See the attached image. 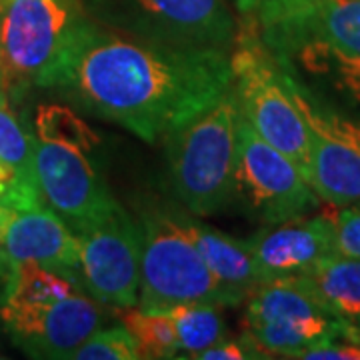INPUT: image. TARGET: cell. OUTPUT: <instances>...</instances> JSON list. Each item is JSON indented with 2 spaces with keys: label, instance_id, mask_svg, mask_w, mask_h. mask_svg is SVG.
<instances>
[{
  "label": "cell",
  "instance_id": "cell-1",
  "mask_svg": "<svg viewBox=\"0 0 360 360\" xmlns=\"http://www.w3.org/2000/svg\"><path fill=\"white\" fill-rule=\"evenodd\" d=\"M232 84L231 51L146 42L89 18L56 90L153 144L214 106Z\"/></svg>",
  "mask_w": 360,
  "mask_h": 360
},
{
  "label": "cell",
  "instance_id": "cell-2",
  "mask_svg": "<svg viewBox=\"0 0 360 360\" xmlns=\"http://www.w3.org/2000/svg\"><path fill=\"white\" fill-rule=\"evenodd\" d=\"M0 321L4 333L30 359L68 360L103 328V304L75 276L22 262L2 276Z\"/></svg>",
  "mask_w": 360,
  "mask_h": 360
},
{
  "label": "cell",
  "instance_id": "cell-3",
  "mask_svg": "<svg viewBox=\"0 0 360 360\" xmlns=\"http://www.w3.org/2000/svg\"><path fill=\"white\" fill-rule=\"evenodd\" d=\"M32 132V165L42 205L56 212L75 234L120 208L90 158L101 139L72 108L40 104Z\"/></svg>",
  "mask_w": 360,
  "mask_h": 360
},
{
  "label": "cell",
  "instance_id": "cell-4",
  "mask_svg": "<svg viewBox=\"0 0 360 360\" xmlns=\"http://www.w3.org/2000/svg\"><path fill=\"white\" fill-rule=\"evenodd\" d=\"M240 106L232 89L188 124L165 136L170 191L194 217H210L234 200Z\"/></svg>",
  "mask_w": 360,
  "mask_h": 360
},
{
  "label": "cell",
  "instance_id": "cell-5",
  "mask_svg": "<svg viewBox=\"0 0 360 360\" xmlns=\"http://www.w3.org/2000/svg\"><path fill=\"white\" fill-rule=\"evenodd\" d=\"M89 18L82 0H0V63L11 101L58 86Z\"/></svg>",
  "mask_w": 360,
  "mask_h": 360
},
{
  "label": "cell",
  "instance_id": "cell-6",
  "mask_svg": "<svg viewBox=\"0 0 360 360\" xmlns=\"http://www.w3.org/2000/svg\"><path fill=\"white\" fill-rule=\"evenodd\" d=\"M139 224L142 238L141 309L168 310L194 302L231 307L229 296L220 288L191 232L182 224L179 210L160 206L144 208Z\"/></svg>",
  "mask_w": 360,
  "mask_h": 360
},
{
  "label": "cell",
  "instance_id": "cell-7",
  "mask_svg": "<svg viewBox=\"0 0 360 360\" xmlns=\"http://www.w3.org/2000/svg\"><path fill=\"white\" fill-rule=\"evenodd\" d=\"M240 112L258 134L288 156L310 182V142L304 116L284 78L283 65L243 26L231 51Z\"/></svg>",
  "mask_w": 360,
  "mask_h": 360
},
{
  "label": "cell",
  "instance_id": "cell-8",
  "mask_svg": "<svg viewBox=\"0 0 360 360\" xmlns=\"http://www.w3.org/2000/svg\"><path fill=\"white\" fill-rule=\"evenodd\" d=\"M350 335L352 328L322 302L307 274L260 283L246 296L243 336L262 359H298L316 342Z\"/></svg>",
  "mask_w": 360,
  "mask_h": 360
},
{
  "label": "cell",
  "instance_id": "cell-9",
  "mask_svg": "<svg viewBox=\"0 0 360 360\" xmlns=\"http://www.w3.org/2000/svg\"><path fill=\"white\" fill-rule=\"evenodd\" d=\"M96 25L132 39L232 51L238 26L226 0H82Z\"/></svg>",
  "mask_w": 360,
  "mask_h": 360
},
{
  "label": "cell",
  "instance_id": "cell-10",
  "mask_svg": "<svg viewBox=\"0 0 360 360\" xmlns=\"http://www.w3.org/2000/svg\"><path fill=\"white\" fill-rule=\"evenodd\" d=\"M234 200L250 219L262 224L307 217L322 202L302 170L264 141L243 112L238 118Z\"/></svg>",
  "mask_w": 360,
  "mask_h": 360
},
{
  "label": "cell",
  "instance_id": "cell-11",
  "mask_svg": "<svg viewBox=\"0 0 360 360\" xmlns=\"http://www.w3.org/2000/svg\"><path fill=\"white\" fill-rule=\"evenodd\" d=\"M283 70L309 130L312 188L328 206L359 202L360 122L324 108L290 68L283 65Z\"/></svg>",
  "mask_w": 360,
  "mask_h": 360
},
{
  "label": "cell",
  "instance_id": "cell-12",
  "mask_svg": "<svg viewBox=\"0 0 360 360\" xmlns=\"http://www.w3.org/2000/svg\"><path fill=\"white\" fill-rule=\"evenodd\" d=\"M77 236L80 286L101 304L139 307L141 224L120 206Z\"/></svg>",
  "mask_w": 360,
  "mask_h": 360
},
{
  "label": "cell",
  "instance_id": "cell-13",
  "mask_svg": "<svg viewBox=\"0 0 360 360\" xmlns=\"http://www.w3.org/2000/svg\"><path fill=\"white\" fill-rule=\"evenodd\" d=\"M22 262L60 270L78 281V236L49 206H0V276Z\"/></svg>",
  "mask_w": 360,
  "mask_h": 360
},
{
  "label": "cell",
  "instance_id": "cell-14",
  "mask_svg": "<svg viewBox=\"0 0 360 360\" xmlns=\"http://www.w3.org/2000/svg\"><path fill=\"white\" fill-rule=\"evenodd\" d=\"M335 210L330 206L314 217H296L264 224L248 238L262 283L307 274L322 258L335 255Z\"/></svg>",
  "mask_w": 360,
  "mask_h": 360
},
{
  "label": "cell",
  "instance_id": "cell-15",
  "mask_svg": "<svg viewBox=\"0 0 360 360\" xmlns=\"http://www.w3.org/2000/svg\"><path fill=\"white\" fill-rule=\"evenodd\" d=\"M182 224L191 232L194 245L205 258L206 266L217 278L224 295L229 296L231 307L245 302L258 284L262 283L257 258L248 238H234L214 226L202 224L179 212Z\"/></svg>",
  "mask_w": 360,
  "mask_h": 360
},
{
  "label": "cell",
  "instance_id": "cell-16",
  "mask_svg": "<svg viewBox=\"0 0 360 360\" xmlns=\"http://www.w3.org/2000/svg\"><path fill=\"white\" fill-rule=\"evenodd\" d=\"M307 276L336 319L360 333V258L330 255Z\"/></svg>",
  "mask_w": 360,
  "mask_h": 360
},
{
  "label": "cell",
  "instance_id": "cell-17",
  "mask_svg": "<svg viewBox=\"0 0 360 360\" xmlns=\"http://www.w3.org/2000/svg\"><path fill=\"white\" fill-rule=\"evenodd\" d=\"M220 307L194 302V304H179L168 309L172 316L176 335H179V359H196L206 348L219 345L220 340L229 338L226 322L220 316Z\"/></svg>",
  "mask_w": 360,
  "mask_h": 360
},
{
  "label": "cell",
  "instance_id": "cell-18",
  "mask_svg": "<svg viewBox=\"0 0 360 360\" xmlns=\"http://www.w3.org/2000/svg\"><path fill=\"white\" fill-rule=\"evenodd\" d=\"M120 324L134 336L141 359H179V335L168 310L120 309Z\"/></svg>",
  "mask_w": 360,
  "mask_h": 360
},
{
  "label": "cell",
  "instance_id": "cell-19",
  "mask_svg": "<svg viewBox=\"0 0 360 360\" xmlns=\"http://www.w3.org/2000/svg\"><path fill=\"white\" fill-rule=\"evenodd\" d=\"M34 132L26 130L13 108L6 92L0 94V162L13 167L20 176L32 184L34 179Z\"/></svg>",
  "mask_w": 360,
  "mask_h": 360
},
{
  "label": "cell",
  "instance_id": "cell-20",
  "mask_svg": "<svg viewBox=\"0 0 360 360\" xmlns=\"http://www.w3.org/2000/svg\"><path fill=\"white\" fill-rule=\"evenodd\" d=\"M68 360H141V350L134 336L120 324L112 328H98Z\"/></svg>",
  "mask_w": 360,
  "mask_h": 360
},
{
  "label": "cell",
  "instance_id": "cell-21",
  "mask_svg": "<svg viewBox=\"0 0 360 360\" xmlns=\"http://www.w3.org/2000/svg\"><path fill=\"white\" fill-rule=\"evenodd\" d=\"M335 255L360 258V200L335 210Z\"/></svg>",
  "mask_w": 360,
  "mask_h": 360
},
{
  "label": "cell",
  "instance_id": "cell-22",
  "mask_svg": "<svg viewBox=\"0 0 360 360\" xmlns=\"http://www.w3.org/2000/svg\"><path fill=\"white\" fill-rule=\"evenodd\" d=\"M298 359L304 360H360V345L350 336H336L304 348Z\"/></svg>",
  "mask_w": 360,
  "mask_h": 360
},
{
  "label": "cell",
  "instance_id": "cell-23",
  "mask_svg": "<svg viewBox=\"0 0 360 360\" xmlns=\"http://www.w3.org/2000/svg\"><path fill=\"white\" fill-rule=\"evenodd\" d=\"M245 359H262V354L257 348L252 347L245 336H240L238 340L234 338H224L219 345L206 348L205 352H200L194 360H245Z\"/></svg>",
  "mask_w": 360,
  "mask_h": 360
},
{
  "label": "cell",
  "instance_id": "cell-24",
  "mask_svg": "<svg viewBox=\"0 0 360 360\" xmlns=\"http://www.w3.org/2000/svg\"><path fill=\"white\" fill-rule=\"evenodd\" d=\"M2 92H6V90H4V75H2V63H0V94Z\"/></svg>",
  "mask_w": 360,
  "mask_h": 360
}]
</instances>
